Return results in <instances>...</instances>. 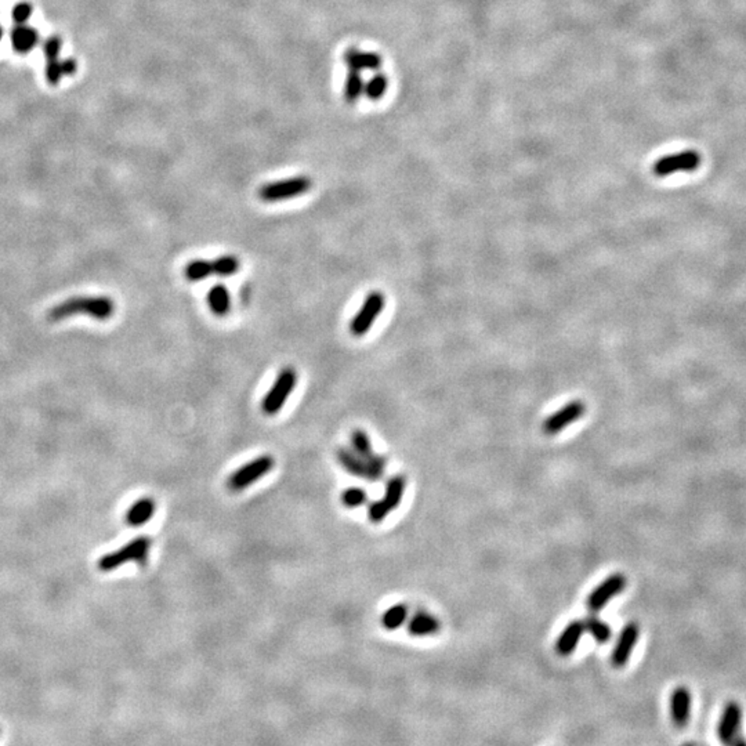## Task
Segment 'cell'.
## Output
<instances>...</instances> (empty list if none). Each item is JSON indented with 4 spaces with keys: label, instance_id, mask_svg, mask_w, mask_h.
Wrapping results in <instances>:
<instances>
[{
    "label": "cell",
    "instance_id": "obj_12",
    "mask_svg": "<svg viewBox=\"0 0 746 746\" xmlns=\"http://www.w3.org/2000/svg\"><path fill=\"white\" fill-rule=\"evenodd\" d=\"M640 639V625L637 622H629L623 626L618 640L611 652V663L614 667H625L632 657L635 647Z\"/></svg>",
    "mask_w": 746,
    "mask_h": 746
},
{
    "label": "cell",
    "instance_id": "obj_4",
    "mask_svg": "<svg viewBox=\"0 0 746 746\" xmlns=\"http://www.w3.org/2000/svg\"><path fill=\"white\" fill-rule=\"evenodd\" d=\"M312 188V180L307 176H296L285 180L272 181L259 189V198L264 202L274 204L288 201L307 194Z\"/></svg>",
    "mask_w": 746,
    "mask_h": 746
},
{
    "label": "cell",
    "instance_id": "obj_17",
    "mask_svg": "<svg viewBox=\"0 0 746 746\" xmlns=\"http://www.w3.org/2000/svg\"><path fill=\"white\" fill-rule=\"evenodd\" d=\"M344 62L352 71H377L382 66V59L376 53H365L357 49H347Z\"/></svg>",
    "mask_w": 746,
    "mask_h": 746
},
{
    "label": "cell",
    "instance_id": "obj_15",
    "mask_svg": "<svg viewBox=\"0 0 746 746\" xmlns=\"http://www.w3.org/2000/svg\"><path fill=\"white\" fill-rule=\"evenodd\" d=\"M156 512V503L152 497H141L136 500L130 509L126 512V522L133 527H143L148 521H151Z\"/></svg>",
    "mask_w": 746,
    "mask_h": 746
},
{
    "label": "cell",
    "instance_id": "obj_32",
    "mask_svg": "<svg viewBox=\"0 0 746 746\" xmlns=\"http://www.w3.org/2000/svg\"><path fill=\"white\" fill-rule=\"evenodd\" d=\"M31 14H32V6L29 3L22 1V3L16 4V7L13 9V14L11 16H13L14 22L22 25L24 22H26V21L31 19Z\"/></svg>",
    "mask_w": 746,
    "mask_h": 746
},
{
    "label": "cell",
    "instance_id": "obj_21",
    "mask_svg": "<svg viewBox=\"0 0 746 746\" xmlns=\"http://www.w3.org/2000/svg\"><path fill=\"white\" fill-rule=\"evenodd\" d=\"M408 615H409V610H408L407 604H404V602L394 604L383 612V615L380 618V623H382L383 629H386L389 632H394V630H398L399 627H402L408 622Z\"/></svg>",
    "mask_w": 746,
    "mask_h": 746
},
{
    "label": "cell",
    "instance_id": "obj_23",
    "mask_svg": "<svg viewBox=\"0 0 746 746\" xmlns=\"http://www.w3.org/2000/svg\"><path fill=\"white\" fill-rule=\"evenodd\" d=\"M184 275L189 282H199L213 275L212 262L204 259H195L189 262L184 269Z\"/></svg>",
    "mask_w": 746,
    "mask_h": 746
},
{
    "label": "cell",
    "instance_id": "obj_1",
    "mask_svg": "<svg viewBox=\"0 0 746 746\" xmlns=\"http://www.w3.org/2000/svg\"><path fill=\"white\" fill-rule=\"evenodd\" d=\"M115 312V303L108 296H81L72 297L49 312L51 321H61L76 314H86L97 321H106Z\"/></svg>",
    "mask_w": 746,
    "mask_h": 746
},
{
    "label": "cell",
    "instance_id": "obj_11",
    "mask_svg": "<svg viewBox=\"0 0 746 746\" xmlns=\"http://www.w3.org/2000/svg\"><path fill=\"white\" fill-rule=\"evenodd\" d=\"M742 727V707L735 701L725 704L717 725V737L725 745H735L741 737Z\"/></svg>",
    "mask_w": 746,
    "mask_h": 746
},
{
    "label": "cell",
    "instance_id": "obj_2",
    "mask_svg": "<svg viewBox=\"0 0 746 746\" xmlns=\"http://www.w3.org/2000/svg\"><path fill=\"white\" fill-rule=\"evenodd\" d=\"M151 544H152L151 539L145 535L133 539L122 546L121 549L101 556L97 561V568L101 572H112L127 562H136V564L144 565L148 560Z\"/></svg>",
    "mask_w": 746,
    "mask_h": 746
},
{
    "label": "cell",
    "instance_id": "obj_22",
    "mask_svg": "<svg viewBox=\"0 0 746 746\" xmlns=\"http://www.w3.org/2000/svg\"><path fill=\"white\" fill-rule=\"evenodd\" d=\"M586 632L599 644H607L612 637V630L607 622L597 618L596 615H589L585 621Z\"/></svg>",
    "mask_w": 746,
    "mask_h": 746
},
{
    "label": "cell",
    "instance_id": "obj_18",
    "mask_svg": "<svg viewBox=\"0 0 746 746\" xmlns=\"http://www.w3.org/2000/svg\"><path fill=\"white\" fill-rule=\"evenodd\" d=\"M336 457H337V462L340 463V466L349 474L368 479V462L365 459H362L354 451H350L349 448H344V447H340L336 451Z\"/></svg>",
    "mask_w": 746,
    "mask_h": 746
},
{
    "label": "cell",
    "instance_id": "obj_31",
    "mask_svg": "<svg viewBox=\"0 0 746 746\" xmlns=\"http://www.w3.org/2000/svg\"><path fill=\"white\" fill-rule=\"evenodd\" d=\"M64 75V71H62V64L60 60H54V61H47L46 65V78L49 83L51 84H57V83L61 81Z\"/></svg>",
    "mask_w": 746,
    "mask_h": 746
},
{
    "label": "cell",
    "instance_id": "obj_24",
    "mask_svg": "<svg viewBox=\"0 0 746 746\" xmlns=\"http://www.w3.org/2000/svg\"><path fill=\"white\" fill-rule=\"evenodd\" d=\"M212 266L213 274L219 277H232L241 269L239 259L234 254H224L213 259Z\"/></svg>",
    "mask_w": 746,
    "mask_h": 746
},
{
    "label": "cell",
    "instance_id": "obj_33",
    "mask_svg": "<svg viewBox=\"0 0 746 746\" xmlns=\"http://www.w3.org/2000/svg\"><path fill=\"white\" fill-rule=\"evenodd\" d=\"M61 64L64 75H68V76L75 75V72L78 69V62L75 61L74 59H66V60L61 61Z\"/></svg>",
    "mask_w": 746,
    "mask_h": 746
},
{
    "label": "cell",
    "instance_id": "obj_34",
    "mask_svg": "<svg viewBox=\"0 0 746 746\" xmlns=\"http://www.w3.org/2000/svg\"><path fill=\"white\" fill-rule=\"evenodd\" d=\"M1 36H3V32H1V28H0V41H1Z\"/></svg>",
    "mask_w": 746,
    "mask_h": 746
},
{
    "label": "cell",
    "instance_id": "obj_26",
    "mask_svg": "<svg viewBox=\"0 0 746 746\" xmlns=\"http://www.w3.org/2000/svg\"><path fill=\"white\" fill-rule=\"evenodd\" d=\"M365 89V84L362 81V76H361V72L358 71H352L347 74L346 76V83H344V99L347 103H355L362 91Z\"/></svg>",
    "mask_w": 746,
    "mask_h": 746
},
{
    "label": "cell",
    "instance_id": "obj_19",
    "mask_svg": "<svg viewBox=\"0 0 746 746\" xmlns=\"http://www.w3.org/2000/svg\"><path fill=\"white\" fill-rule=\"evenodd\" d=\"M207 304H209L210 311L216 317H219V318L227 317L231 311V296H229V290L227 289V287H224L223 284H217V285L212 287L207 292Z\"/></svg>",
    "mask_w": 746,
    "mask_h": 746
},
{
    "label": "cell",
    "instance_id": "obj_27",
    "mask_svg": "<svg viewBox=\"0 0 746 746\" xmlns=\"http://www.w3.org/2000/svg\"><path fill=\"white\" fill-rule=\"evenodd\" d=\"M368 502V494L364 488L352 487L343 491L342 494V503L347 509H357L364 506Z\"/></svg>",
    "mask_w": 746,
    "mask_h": 746
},
{
    "label": "cell",
    "instance_id": "obj_6",
    "mask_svg": "<svg viewBox=\"0 0 746 746\" xmlns=\"http://www.w3.org/2000/svg\"><path fill=\"white\" fill-rule=\"evenodd\" d=\"M384 307H386V296L379 290L371 292L365 297L362 306L359 307V310L357 311V314L354 315V318L350 322V333L352 336L362 337L371 331L373 324L376 322L379 315L383 312Z\"/></svg>",
    "mask_w": 746,
    "mask_h": 746
},
{
    "label": "cell",
    "instance_id": "obj_25",
    "mask_svg": "<svg viewBox=\"0 0 746 746\" xmlns=\"http://www.w3.org/2000/svg\"><path fill=\"white\" fill-rule=\"evenodd\" d=\"M352 448L357 455L361 456L362 459L368 460L371 459L373 452L372 441L368 433L362 429H357L352 433Z\"/></svg>",
    "mask_w": 746,
    "mask_h": 746
},
{
    "label": "cell",
    "instance_id": "obj_10",
    "mask_svg": "<svg viewBox=\"0 0 746 746\" xmlns=\"http://www.w3.org/2000/svg\"><path fill=\"white\" fill-rule=\"evenodd\" d=\"M700 165H701L700 154L690 149V151H683V152L662 156L661 159H658L654 164L652 171L658 177H665V176H669V174H673L677 171H692V170L698 169Z\"/></svg>",
    "mask_w": 746,
    "mask_h": 746
},
{
    "label": "cell",
    "instance_id": "obj_3",
    "mask_svg": "<svg viewBox=\"0 0 746 746\" xmlns=\"http://www.w3.org/2000/svg\"><path fill=\"white\" fill-rule=\"evenodd\" d=\"M297 384V372L294 368L287 367L278 373L274 384L271 386L269 393L264 395L262 401V411L267 416H275L278 414L289 399Z\"/></svg>",
    "mask_w": 746,
    "mask_h": 746
},
{
    "label": "cell",
    "instance_id": "obj_16",
    "mask_svg": "<svg viewBox=\"0 0 746 746\" xmlns=\"http://www.w3.org/2000/svg\"><path fill=\"white\" fill-rule=\"evenodd\" d=\"M408 633L414 637H427L437 635L441 630V622L430 614L417 612L407 625Z\"/></svg>",
    "mask_w": 746,
    "mask_h": 746
},
{
    "label": "cell",
    "instance_id": "obj_14",
    "mask_svg": "<svg viewBox=\"0 0 746 746\" xmlns=\"http://www.w3.org/2000/svg\"><path fill=\"white\" fill-rule=\"evenodd\" d=\"M585 632H586V629H585L583 621L575 620V621L570 622L562 629V632L560 633V636L556 640L554 648L560 657L565 658V657L572 655L577 651L578 644L582 640Z\"/></svg>",
    "mask_w": 746,
    "mask_h": 746
},
{
    "label": "cell",
    "instance_id": "obj_7",
    "mask_svg": "<svg viewBox=\"0 0 746 746\" xmlns=\"http://www.w3.org/2000/svg\"><path fill=\"white\" fill-rule=\"evenodd\" d=\"M274 466H275V459L272 456H259V457L253 459L252 462L244 464L242 467H239L238 470H235L229 476L227 482L228 488L234 492L244 491L250 485H253L257 479L267 476L274 469Z\"/></svg>",
    "mask_w": 746,
    "mask_h": 746
},
{
    "label": "cell",
    "instance_id": "obj_28",
    "mask_svg": "<svg viewBox=\"0 0 746 746\" xmlns=\"http://www.w3.org/2000/svg\"><path fill=\"white\" fill-rule=\"evenodd\" d=\"M387 87H389L387 78L384 75H382V74H377V75L373 76L369 82L365 84L364 91H365V96L369 100L376 101V100H380L384 96Z\"/></svg>",
    "mask_w": 746,
    "mask_h": 746
},
{
    "label": "cell",
    "instance_id": "obj_29",
    "mask_svg": "<svg viewBox=\"0 0 746 746\" xmlns=\"http://www.w3.org/2000/svg\"><path fill=\"white\" fill-rule=\"evenodd\" d=\"M367 462H368V479L371 482H374V481H379L380 478H383L386 473V467H387V457L384 455L374 454Z\"/></svg>",
    "mask_w": 746,
    "mask_h": 746
},
{
    "label": "cell",
    "instance_id": "obj_20",
    "mask_svg": "<svg viewBox=\"0 0 746 746\" xmlns=\"http://www.w3.org/2000/svg\"><path fill=\"white\" fill-rule=\"evenodd\" d=\"M38 41H39V35L31 26L20 25V26L14 28V31L11 32L13 49L21 54L29 53L36 46Z\"/></svg>",
    "mask_w": 746,
    "mask_h": 746
},
{
    "label": "cell",
    "instance_id": "obj_13",
    "mask_svg": "<svg viewBox=\"0 0 746 746\" xmlns=\"http://www.w3.org/2000/svg\"><path fill=\"white\" fill-rule=\"evenodd\" d=\"M670 719L677 728H684L688 725L692 709V695L685 685H679L670 695Z\"/></svg>",
    "mask_w": 746,
    "mask_h": 746
},
{
    "label": "cell",
    "instance_id": "obj_5",
    "mask_svg": "<svg viewBox=\"0 0 746 746\" xmlns=\"http://www.w3.org/2000/svg\"><path fill=\"white\" fill-rule=\"evenodd\" d=\"M407 488V478L402 474H397L392 477L384 489V497L379 500H374L368 507V518L373 524H379L384 521L387 516L394 512L405 494Z\"/></svg>",
    "mask_w": 746,
    "mask_h": 746
},
{
    "label": "cell",
    "instance_id": "obj_8",
    "mask_svg": "<svg viewBox=\"0 0 746 746\" xmlns=\"http://www.w3.org/2000/svg\"><path fill=\"white\" fill-rule=\"evenodd\" d=\"M586 414V404L580 399H574L565 404L559 411L553 412L543 420L542 432L546 435L560 434L567 427L578 422Z\"/></svg>",
    "mask_w": 746,
    "mask_h": 746
},
{
    "label": "cell",
    "instance_id": "obj_9",
    "mask_svg": "<svg viewBox=\"0 0 746 746\" xmlns=\"http://www.w3.org/2000/svg\"><path fill=\"white\" fill-rule=\"evenodd\" d=\"M626 586H627V578L621 572H615V574L607 577L587 596L586 605H587L589 611L590 612L601 611L614 597L620 596L626 589Z\"/></svg>",
    "mask_w": 746,
    "mask_h": 746
},
{
    "label": "cell",
    "instance_id": "obj_30",
    "mask_svg": "<svg viewBox=\"0 0 746 746\" xmlns=\"http://www.w3.org/2000/svg\"><path fill=\"white\" fill-rule=\"evenodd\" d=\"M62 41L59 36H51L49 38L46 43H44V47H43V51H44V56H46V60L47 61H54V60H59V56H60V51H61Z\"/></svg>",
    "mask_w": 746,
    "mask_h": 746
}]
</instances>
